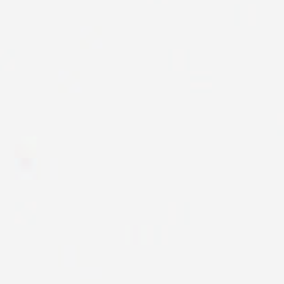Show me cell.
Masks as SVG:
<instances>
[{
	"instance_id": "obj_1",
	"label": "cell",
	"mask_w": 284,
	"mask_h": 284,
	"mask_svg": "<svg viewBox=\"0 0 284 284\" xmlns=\"http://www.w3.org/2000/svg\"><path fill=\"white\" fill-rule=\"evenodd\" d=\"M33 165H35V162H33V159H31V157H28V158H21V161H20V166H21V169L25 171V172H31L33 169Z\"/></svg>"
}]
</instances>
